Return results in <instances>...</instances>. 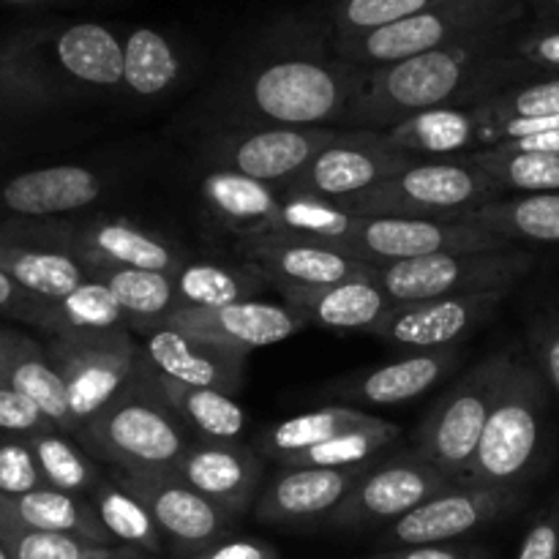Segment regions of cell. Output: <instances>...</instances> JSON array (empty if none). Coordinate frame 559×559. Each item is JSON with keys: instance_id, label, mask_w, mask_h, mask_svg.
I'll return each instance as SVG.
<instances>
[{"instance_id": "obj_1", "label": "cell", "mask_w": 559, "mask_h": 559, "mask_svg": "<svg viewBox=\"0 0 559 559\" xmlns=\"http://www.w3.org/2000/svg\"><path fill=\"white\" fill-rule=\"evenodd\" d=\"M513 27L480 33L399 63L369 69L347 123L388 131L413 115L440 107H467L506 91L502 82L524 74L527 63L511 52Z\"/></svg>"}, {"instance_id": "obj_2", "label": "cell", "mask_w": 559, "mask_h": 559, "mask_svg": "<svg viewBox=\"0 0 559 559\" xmlns=\"http://www.w3.org/2000/svg\"><path fill=\"white\" fill-rule=\"evenodd\" d=\"M369 69L328 49L322 33L298 27L249 66L240 82L243 112L265 126L331 129L349 120Z\"/></svg>"}, {"instance_id": "obj_3", "label": "cell", "mask_w": 559, "mask_h": 559, "mask_svg": "<svg viewBox=\"0 0 559 559\" xmlns=\"http://www.w3.org/2000/svg\"><path fill=\"white\" fill-rule=\"evenodd\" d=\"M93 459L123 473L178 469L194 435L164 399L151 366L76 435Z\"/></svg>"}, {"instance_id": "obj_4", "label": "cell", "mask_w": 559, "mask_h": 559, "mask_svg": "<svg viewBox=\"0 0 559 559\" xmlns=\"http://www.w3.org/2000/svg\"><path fill=\"white\" fill-rule=\"evenodd\" d=\"M549 385L538 366L513 358L473 462L459 484L522 489L540 464L546 440Z\"/></svg>"}, {"instance_id": "obj_5", "label": "cell", "mask_w": 559, "mask_h": 559, "mask_svg": "<svg viewBox=\"0 0 559 559\" xmlns=\"http://www.w3.org/2000/svg\"><path fill=\"white\" fill-rule=\"evenodd\" d=\"M502 191L484 169L462 158L415 162L404 173L344 200L358 216L426 218V222H469L478 207L500 200Z\"/></svg>"}, {"instance_id": "obj_6", "label": "cell", "mask_w": 559, "mask_h": 559, "mask_svg": "<svg viewBox=\"0 0 559 559\" xmlns=\"http://www.w3.org/2000/svg\"><path fill=\"white\" fill-rule=\"evenodd\" d=\"M524 0H451L409 20L349 38H333L338 58L360 69L399 63L480 33L506 31L524 16Z\"/></svg>"}, {"instance_id": "obj_7", "label": "cell", "mask_w": 559, "mask_h": 559, "mask_svg": "<svg viewBox=\"0 0 559 559\" xmlns=\"http://www.w3.org/2000/svg\"><path fill=\"white\" fill-rule=\"evenodd\" d=\"M513 364V353H495L448 388L415 429V456L459 480L484 437L491 404Z\"/></svg>"}, {"instance_id": "obj_8", "label": "cell", "mask_w": 559, "mask_h": 559, "mask_svg": "<svg viewBox=\"0 0 559 559\" xmlns=\"http://www.w3.org/2000/svg\"><path fill=\"white\" fill-rule=\"evenodd\" d=\"M533 267V251L511 246L500 251H451V254H435L424 260L393 262L374 271L377 282L391 295V300L409 304V300L475 293L508 295Z\"/></svg>"}, {"instance_id": "obj_9", "label": "cell", "mask_w": 559, "mask_h": 559, "mask_svg": "<svg viewBox=\"0 0 559 559\" xmlns=\"http://www.w3.org/2000/svg\"><path fill=\"white\" fill-rule=\"evenodd\" d=\"M131 333L134 331L102 338H49L44 344L49 360L63 377L76 435L145 371L142 344H136Z\"/></svg>"}, {"instance_id": "obj_10", "label": "cell", "mask_w": 559, "mask_h": 559, "mask_svg": "<svg viewBox=\"0 0 559 559\" xmlns=\"http://www.w3.org/2000/svg\"><path fill=\"white\" fill-rule=\"evenodd\" d=\"M413 164L415 158L396 151L382 131H338L336 140L284 186V194L317 197L342 205L349 197L364 194L371 186L404 173Z\"/></svg>"}, {"instance_id": "obj_11", "label": "cell", "mask_w": 559, "mask_h": 559, "mask_svg": "<svg viewBox=\"0 0 559 559\" xmlns=\"http://www.w3.org/2000/svg\"><path fill=\"white\" fill-rule=\"evenodd\" d=\"M506 238L467 222H426V218L360 216L349 240V254L371 267L424 260L451 251L511 249Z\"/></svg>"}, {"instance_id": "obj_12", "label": "cell", "mask_w": 559, "mask_h": 559, "mask_svg": "<svg viewBox=\"0 0 559 559\" xmlns=\"http://www.w3.org/2000/svg\"><path fill=\"white\" fill-rule=\"evenodd\" d=\"M456 480L448 478L435 464L424 462L413 453L409 459L366 469L353 491L344 497L342 506L325 519L333 530L344 533H366L374 527H391L409 511L424 506L442 489Z\"/></svg>"}, {"instance_id": "obj_13", "label": "cell", "mask_w": 559, "mask_h": 559, "mask_svg": "<svg viewBox=\"0 0 559 559\" xmlns=\"http://www.w3.org/2000/svg\"><path fill=\"white\" fill-rule=\"evenodd\" d=\"M112 478L151 511L164 538L173 540L178 559L229 538L235 519L191 489L175 469H156V473L118 469Z\"/></svg>"}, {"instance_id": "obj_14", "label": "cell", "mask_w": 559, "mask_h": 559, "mask_svg": "<svg viewBox=\"0 0 559 559\" xmlns=\"http://www.w3.org/2000/svg\"><path fill=\"white\" fill-rule=\"evenodd\" d=\"M522 502V489L508 486L453 484L409 511L382 533L385 549L404 546H442L473 530L497 522Z\"/></svg>"}, {"instance_id": "obj_15", "label": "cell", "mask_w": 559, "mask_h": 559, "mask_svg": "<svg viewBox=\"0 0 559 559\" xmlns=\"http://www.w3.org/2000/svg\"><path fill=\"white\" fill-rule=\"evenodd\" d=\"M506 293L451 295V298L393 304L391 311L371 328V336L413 353H435L464 342L484 328L500 309Z\"/></svg>"}, {"instance_id": "obj_16", "label": "cell", "mask_w": 559, "mask_h": 559, "mask_svg": "<svg viewBox=\"0 0 559 559\" xmlns=\"http://www.w3.org/2000/svg\"><path fill=\"white\" fill-rule=\"evenodd\" d=\"M158 328H178L200 342L246 358L254 349L273 347V344L306 331L309 320L289 304L251 298L218 306V309H178Z\"/></svg>"}, {"instance_id": "obj_17", "label": "cell", "mask_w": 559, "mask_h": 559, "mask_svg": "<svg viewBox=\"0 0 559 559\" xmlns=\"http://www.w3.org/2000/svg\"><path fill=\"white\" fill-rule=\"evenodd\" d=\"M336 136L338 131L333 129L257 126L251 131L224 136L213 147V156L222 162L224 169H235V173L262 180V183L287 186Z\"/></svg>"}, {"instance_id": "obj_18", "label": "cell", "mask_w": 559, "mask_h": 559, "mask_svg": "<svg viewBox=\"0 0 559 559\" xmlns=\"http://www.w3.org/2000/svg\"><path fill=\"white\" fill-rule=\"evenodd\" d=\"M74 96L49 66L38 41V25L0 33V118H38Z\"/></svg>"}, {"instance_id": "obj_19", "label": "cell", "mask_w": 559, "mask_h": 559, "mask_svg": "<svg viewBox=\"0 0 559 559\" xmlns=\"http://www.w3.org/2000/svg\"><path fill=\"white\" fill-rule=\"evenodd\" d=\"M38 41L55 74L74 93L123 87V41L107 25H38Z\"/></svg>"}, {"instance_id": "obj_20", "label": "cell", "mask_w": 559, "mask_h": 559, "mask_svg": "<svg viewBox=\"0 0 559 559\" xmlns=\"http://www.w3.org/2000/svg\"><path fill=\"white\" fill-rule=\"evenodd\" d=\"M243 254L257 265V271L271 278L276 287H328L347 278L371 276L374 267L331 246L309 243L289 233H267L240 243Z\"/></svg>"}, {"instance_id": "obj_21", "label": "cell", "mask_w": 559, "mask_h": 559, "mask_svg": "<svg viewBox=\"0 0 559 559\" xmlns=\"http://www.w3.org/2000/svg\"><path fill=\"white\" fill-rule=\"evenodd\" d=\"M262 456L243 442H191L175 473L205 500L227 511L229 516H243L257 500L262 480Z\"/></svg>"}, {"instance_id": "obj_22", "label": "cell", "mask_w": 559, "mask_h": 559, "mask_svg": "<svg viewBox=\"0 0 559 559\" xmlns=\"http://www.w3.org/2000/svg\"><path fill=\"white\" fill-rule=\"evenodd\" d=\"M102 191V175L82 164L27 169L0 183V222L69 216L93 205Z\"/></svg>"}, {"instance_id": "obj_23", "label": "cell", "mask_w": 559, "mask_h": 559, "mask_svg": "<svg viewBox=\"0 0 559 559\" xmlns=\"http://www.w3.org/2000/svg\"><path fill=\"white\" fill-rule=\"evenodd\" d=\"M142 355L156 374L191 388H213L235 396L243 385L246 358L200 342L178 328H156L142 342Z\"/></svg>"}, {"instance_id": "obj_24", "label": "cell", "mask_w": 559, "mask_h": 559, "mask_svg": "<svg viewBox=\"0 0 559 559\" xmlns=\"http://www.w3.org/2000/svg\"><path fill=\"white\" fill-rule=\"evenodd\" d=\"M364 467L322 469L287 467L267 484L254 502V516L262 524H298L328 519L344 497L364 478Z\"/></svg>"}, {"instance_id": "obj_25", "label": "cell", "mask_w": 559, "mask_h": 559, "mask_svg": "<svg viewBox=\"0 0 559 559\" xmlns=\"http://www.w3.org/2000/svg\"><path fill=\"white\" fill-rule=\"evenodd\" d=\"M284 304L298 309L309 320V325L328 328V331H360L371 333V328L391 311L396 300L377 282V271L371 276L347 278V282L328 284V287H278Z\"/></svg>"}, {"instance_id": "obj_26", "label": "cell", "mask_w": 559, "mask_h": 559, "mask_svg": "<svg viewBox=\"0 0 559 559\" xmlns=\"http://www.w3.org/2000/svg\"><path fill=\"white\" fill-rule=\"evenodd\" d=\"M459 364H462V353L453 347L435 349V353H413L407 358L391 360V364H382L377 369L342 382L338 391L333 393L349 399V402L393 407V404L413 402V399L429 393Z\"/></svg>"}, {"instance_id": "obj_27", "label": "cell", "mask_w": 559, "mask_h": 559, "mask_svg": "<svg viewBox=\"0 0 559 559\" xmlns=\"http://www.w3.org/2000/svg\"><path fill=\"white\" fill-rule=\"evenodd\" d=\"M200 189L213 216L243 240L276 233L282 224V197L276 186L218 167L202 178Z\"/></svg>"}, {"instance_id": "obj_28", "label": "cell", "mask_w": 559, "mask_h": 559, "mask_svg": "<svg viewBox=\"0 0 559 559\" xmlns=\"http://www.w3.org/2000/svg\"><path fill=\"white\" fill-rule=\"evenodd\" d=\"M396 151L418 158H462L484 147V120L475 107L426 109L382 131Z\"/></svg>"}, {"instance_id": "obj_29", "label": "cell", "mask_w": 559, "mask_h": 559, "mask_svg": "<svg viewBox=\"0 0 559 559\" xmlns=\"http://www.w3.org/2000/svg\"><path fill=\"white\" fill-rule=\"evenodd\" d=\"M0 519L41 533L76 535L96 546H118L98 519L91 497L69 495L49 486L22 497H0Z\"/></svg>"}, {"instance_id": "obj_30", "label": "cell", "mask_w": 559, "mask_h": 559, "mask_svg": "<svg viewBox=\"0 0 559 559\" xmlns=\"http://www.w3.org/2000/svg\"><path fill=\"white\" fill-rule=\"evenodd\" d=\"M0 271L9 273L25 293L44 300L63 298L91 278L69 251L5 229H0Z\"/></svg>"}, {"instance_id": "obj_31", "label": "cell", "mask_w": 559, "mask_h": 559, "mask_svg": "<svg viewBox=\"0 0 559 559\" xmlns=\"http://www.w3.org/2000/svg\"><path fill=\"white\" fill-rule=\"evenodd\" d=\"M52 338H102L112 333L131 331L129 317L123 314L107 284L87 278L74 293L58 300H44L36 325Z\"/></svg>"}, {"instance_id": "obj_32", "label": "cell", "mask_w": 559, "mask_h": 559, "mask_svg": "<svg viewBox=\"0 0 559 559\" xmlns=\"http://www.w3.org/2000/svg\"><path fill=\"white\" fill-rule=\"evenodd\" d=\"M87 276L107 284L109 293L129 317L131 331L151 333L180 309L175 273L136 271V267H96Z\"/></svg>"}, {"instance_id": "obj_33", "label": "cell", "mask_w": 559, "mask_h": 559, "mask_svg": "<svg viewBox=\"0 0 559 559\" xmlns=\"http://www.w3.org/2000/svg\"><path fill=\"white\" fill-rule=\"evenodd\" d=\"M380 424L382 418L364 413V409L347 407V404H331V407L311 409V413H300L295 418L273 424L262 435L260 448L265 456L282 462V459L304 453L309 448L325 445L336 437L353 435L358 429H371V426Z\"/></svg>"}, {"instance_id": "obj_34", "label": "cell", "mask_w": 559, "mask_h": 559, "mask_svg": "<svg viewBox=\"0 0 559 559\" xmlns=\"http://www.w3.org/2000/svg\"><path fill=\"white\" fill-rule=\"evenodd\" d=\"M158 388L186 429L202 442H238L246 431V409L229 393L213 388H191L156 374Z\"/></svg>"}, {"instance_id": "obj_35", "label": "cell", "mask_w": 559, "mask_h": 559, "mask_svg": "<svg viewBox=\"0 0 559 559\" xmlns=\"http://www.w3.org/2000/svg\"><path fill=\"white\" fill-rule=\"evenodd\" d=\"M467 224L500 235L508 243H559V191L500 197L478 207Z\"/></svg>"}, {"instance_id": "obj_36", "label": "cell", "mask_w": 559, "mask_h": 559, "mask_svg": "<svg viewBox=\"0 0 559 559\" xmlns=\"http://www.w3.org/2000/svg\"><path fill=\"white\" fill-rule=\"evenodd\" d=\"M0 382H5V385L20 391L25 399H31L55 429H60L69 437L76 435L63 377L58 374V369H55L52 360H49L44 344H38L36 338H25V344L16 349L11 364L5 366L3 380Z\"/></svg>"}, {"instance_id": "obj_37", "label": "cell", "mask_w": 559, "mask_h": 559, "mask_svg": "<svg viewBox=\"0 0 559 559\" xmlns=\"http://www.w3.org/2000/svg\"><path fill=\"white\" fill-rule=\"evenodd\" d=\"M183 74V58L173 38L156 27H134L123 38V87L136 98L173 91Z\"/></svg>"}, {"instance_id": "obj_38", "label": "cell", "mask_w": 559, "mask_h": 559, "mask_svg": "<svg viewBox=\"0 0 559 559\" xmlns=\"http://www.w3.org/2000/svg\"><path fill=\"white\" fill-rule=\"evenodd\" d=\"M262 273L251 267H224L213 262L189 260L175 273L180 309H218L254 298L262 287Z\"/></svg>"}, {"instance_id": "obj_39", "label": "cell", "mask_w": 559, "mask_h": 559, "mask_svg": "<svg viewBox=\"0 0 559 559\" xmlns=\"http://www.w3.org/2000/svg\"><path fill=\"white\" fill-rule=\"evenodd\" d=\"M467 162L484 169L491 183L508 194H546L559 191V156L533 151H508L495 145L467 153Z\"/></svg>"}, {"instance_id": "obj_40", "label": "cell", "mask_w": 559, "mask_h": 559, "mask_svg": "<svg viewBox=\"0 0 559 559\" xmlns=\"http://www.w3.org/2000/svg\"><path fill=\"white\" fill-rule=\"evenodd\" d=\"M27 442H31L33 456H36L38 469H41L44 486H49V489L91 497L93 489L102 484L104 475L98 473L93 456L74 437L49 429L41 431V435L27 437Z\"/></svg>"}, {"instance_id": "obj_41", "label": "cell", "mask_w": 559, "mask_h": 559, "mask_svg": "<svg viewBox=\"0 0 559 559\" xmlns=\"http://www.w3.org/2000/svg\"><path fill=\"white\" fill-rule=\"evenodd\" d=\"M358 213L338 205V202L282 194L278 233H289L300 240H309V243L331 246V249L349 254V240H353L355 227H358Z\"/></svg>"}, {"instance_id": "obj_42", "label": "cell", "mask_w": 559, "mask_h": 559, "mask_svg": "<svg viewBox=\"0 0 559 559\" xmlns=\"http://www.w3.org/2000/svg\"><path fill=\"white\" fill-rule=\"evenodd\" d=\"M91 502L107 533L115 538V544L120 540V546H136V549H145L151 555H162L164 535L153 522L151 511L129 489H123L112 475L102 478V484L93 489Z\"/></svg>"}, {"instance_id": "obj_43", "label": "cell", "mask_w": 559, "mask_h": 559, "mask_svg": "<svg viewBox=\"0 0 559 559\" xmlns=\"http://www.w3.org/2000/svg\"><path fill=\"white\" fill-rule=\"evenodd\" d=\"M480 120H484V147L489 131L497 126L513 123V120H538L559 115V74L546 76V80L524 82V85L506 87V91L495 93V96L484 98L475 104ZM480 147V151H484Z\"/></svg>"}, {"instance_id": "obj_44", "label": "cell", "mask_w": 559, "mask_h": 559, "mask_svg": "<svg viewBox=\"0 0 559 559\" xmlns=\"http://www.w3.org/2000/svg\"><path fill=\"white\" fill-rule=\"evenodd\" d=\"M402 429L391 420H382L380 426L371 429H358L353 435L336 437V440L325 442V445L309 448L304 453L282 459L284 467H322V469H353L364 467V462L374 459L382 448L399 440Z\"/></svg>"}, {"instance_id": "obj_45", "label": "cell", "mask_w": 559, "mask_h": 559, "mask_svg": "<svg viewBox=\"0 0 559 559\" xmlns=\"http://www.w3.org/2000/svg\"><path fill=\"white\" fill-rule=\"evenodd\" d=\"M442 3H451V0H333V38L360 36V33L424 14V11L437 9Z\"/></svg>"}, {"instance_id": "obj_46", "label": "cell", "mask_w": 559, "mask_h": 559, "mask_svg": "<svg viewBox=\"0 0 559 559\" xmlns=\"http://www.w3.org/2000/svg\"><path fill=\"white\" fill-rule=\"evenodd\" d=\"M0 540L11 559H76L98 549L96 544L76 538V535L27 530L9 519H0Z\"/></svg>"}, {"instance_id": "obj_47", "label": "cell", "mask_w": 559, "mask_h": 559, "mask_svg": "<svg viewBox=\"0 0 559 559\" xmlns=\"http://www.w3.org/2000/svg\"><path fill=\"white\" fill-rule=\"evenodd\" d=\"M44 478L25 437H0V497H22L41 489Z\"/></svg>"}, {"instance_id": "obj_48", "label": "cell", "mask_w": 559, "mask_h": 559, "mask_svg": "<svg viewBox=\"0 0 559 559\" xmlns=\"http://www.w3.org/2000/svg\"><path fill=\"white\" fill-rule=\"evenodd\" d=\"M49 429H55V426L44 418L41 409L31 399L0 382V437H25L27 440V437Z\"/></svg>"}, {"instance_id": "obj_49", "label": "cell", "mask_w": 559, "mask_h": 559, "mask_svg": "<svg viewBox=\"0 0 559 559\" xmlns=\"http://www.w3.org/2000/svg\"><path fill=\"white\" fill-rule=\"evenodd\" d=\"M530 353L546 385L559 396V314L535 320L530 328Z\"/></svg>"}, {"instance_id": "obj_50", "label": "cell", "mask_w": 559, "mask_h": 559, "mask_svg": "<svg viewBox=\"0 0 559 559\" xmlns=\"http://www.w3.org/2000/svg\"><path fill=\"white\" fill-rule=\"evenodd\" d=\"M511 52L530 69H546L559 74V25L535 27V31L513 38Z\"/></svg>"}, {"instance_id": "obj_51", "label": "cell", "mask_w": 559, "mask_h": 559, "mask_svg": "<svg viewBox=\"0 0 559 559\" xmlns=\"http://www.w3.org/2000/svg\"><path fill=\"white\" fill-rule=\"evenodd\" d=\"M516 559H559V497L527 530Z\"/></svg>"}, {"instance_id": "obj_52", "label": "cell", "mask_w": 559, "mask_h": 559, "mask_svg": "<svg viewBox=\"0 0 559 559\" xmlns=\"http://www.w3.org/2000/svg\"><path fill=\"white\" fill-rule=\"evenodd\" d=\"M41 306L44 298L25 293L9 273L0 271V317L25 322V325H36L38 314H41Z\"/></svg>"}, {"instance_id": "obj_53", "label": "cell", "mask_w": 559, "mask_h": 559, "mask_svg": "<svg viewBox=\"0 0 559 559\" xmlns=\"http://www.w3.org/2000/svg\"><path fill=\"white\" fill-rule=\"evenodd\" d=\"M183 559H278V551L265 540L254 538H224L207 549Z\"/></svg>"}, {"instance_id": "obj_54", "label": "cell", "mask_w": 559, "mask_h": 559, "mask_svg": "<svg viewBox=\"0 0 559 559\" xmlns=\"http://www.w3.org/2000/svg\"><path fill=\"white\" fill-rule=\"evenodd\" d=\"M369 559H475L469 551L453 546H404V549H382Z\"/></svg>"}, {"instance_id": "obj_55", "label": "cell", "mask_w": 559, "mask_h": 559, "mask_svg": "<svg viewBox=\"0 0 559 559\" xmlns=\"http://www.w3.org/2000/svg\"><path fill=\"white\" fill-rule=\"evenodd\" d=\"M508 151H533V153H551L559 156V131H549V134H535V136H522V140L500 142ZM495 147V145H491Z\"/></svg>"}, {"instance_id": "obj_56", "label": "cell", "mask_w": 559, "mask_h": 559, "mask_svg": "<svg viewBox=\"0 0 559 559\" xmlns=\"http://www.w3.org/2000/svg\"><path fill=\"white\" fill-rule=\"evenodd\" d=\"M25 333L20 331H11V328H0V380H3V371L5 366L11 364V358L16 355V349L25 344Z\"/></svg>"}, {"instance_id": "obj_57", "label": "cell", "mask_w": 559, "mask_h": 559, "mask_svg": "<svg viewBox=\"0 0 559 559\" xmlns=\"http://www.w3.org/2000/svg\"><path fill=\"white\" fill-rule=\"evenodd\" d=\"M109 559H158V555H151L145 549H136V546H118Z\"/></svg>"}, {"instance_id": "obj_58", "label": "cell", "mask_w": 559, "mask_h": 559, "mask_svg": "<svg viewBox=\"0 0 559 559\" xmlns=\"http://www.w3.org/2000/svg\"><path fill=\"white\" fill-rule=\"evenodd\" d=\"M71 0H0V5H20V9H36V5H58Z\"/></svg>"}, {"instance_id": "obj_59", "label": "cell", "mask_w": 559, "mask_h": 559, "mask_svg": "<svg viewBox=\"0 0 559 559\" xmlns=\"http://www.w3.org/2000/svg\"><path fill=\"white\" fill-rule=\"evenodd\" d=\"M115 549H118V546H98V549L87 551V555H82L76 559H109V557H112Z\"/></svg>"}, {"instance_id": "obj_60", "label": "cell", "mask_w": 559, "mask_h": 559, "mask_svg": "<svg viewBox=\"0 0 559 559\" xmlns=\"http://www.w3.org/2000/svg\"><path fill=\"white\" fill-rule=\"evenodd\" d=\"M533 3L538 5V9L544 11V14L557 16V20H559V0H533Z\"/></svg>"}, {"instance_id": "obj_61", "label": "cell", "mask_w": 559, "mask_h": 559, "mask_svg": "<svg viewBox=\"0 0 559 559\" xmlns=\"http://www.w3.org/2000/svg\"><path fill=\"white\" fill-rule=\"evenodd\" d=\"M0 559H11V555H9V551H5L3 540H0Z\"/></svg>"}]
</instances>
